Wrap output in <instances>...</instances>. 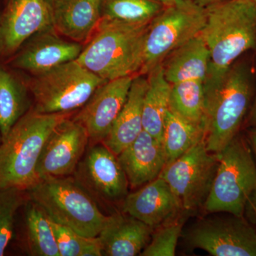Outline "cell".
Returning a JSON list of instances; mask_svg holds the SVG:
<instances>
[{"instance_id": "obj_33", "label": "cell", "mask_w": 256, "mask_h": 256, "mask_svg": "<svg viewBox=\"0 0 256 256\" xmlns=\"http://www.w3.org/2000/svg\"><path fill=\"white\" fill-rule=\"evenodd\" d=\"M250 138L252 149H254V152H255L256 156V129L254 130H252V133H250Z\"/></svg>"}, {"instance_id": "obj_2", "label": "cell", "mask_w": 256, "mask_h": 256, "mask_svg": "<svg viewBox=\"0 0 256 256\" xmlns=\"http://www.w3.org/2000/svg\"><path fill=\"white\" fill-rule=\"evenodd\" d=\"M150 24L101 18L77 62L106 82L139 74Z\"/></svg>"}, {"instance_id": "obj_24", "label": "cell", "mask_w": 256, "mask_h": 256, "mask_svg": "<svg viewBox=\"0 0 256 256\" xmlns=\"http://www.w3.org/2000/svg\"><path fill=\"white\" fill-rule=\"evenodd\" d=\"M204 138L203 128L192 124L169 109L165 117L162 137L166 165L174 162Z\"/></svg>"}, {"instance_id": "obj_25", "label": "cell", "mask_w": 256, "mask_h": 256, "mask_svg": "<svg viewBox=\"0 0 256 256\" xmlns=\"http://www.w3.org/2000/svg\"><path fill=\"white\" fill-rule=\"evenodd\" d=\"M205 104L204 82L191 79L171 84L170 110L203 128Z\"/></svg>"}, {"instance_id": "obj_12", "label": "cell", "mask_w": 256, "mask_h": 256, "mask_svg": "<svg viewBox=\"0 0 256 256\" xmlns=\"http://www.w3.org/2000/svg\"><path fill=\"white\" fill-rule=\"evenodd\" d=\"M90 142L86 129L76 120L64 119L47 138L36 172L40 181L74 174Z\"/></svg>"}, {"instance_id": "obj_26", "label": "cell", "mask_w": 256, "mask_h": 256, "mask_svg": "<svg viewBox=\"0 0 256 256\" xmlns=\"http://www.w3.org/2000/svg\"><path fill=\"white\" fill-rule=\"evenodd\" d=\"M28 100L26 90L4 69L0 68V136L4 139L18 120L26 114Z\"/></svg>"}, {"instance_id": "obj_18", "label": "cell", "mask_w": 256, "mask_h": 256, "mask_svg": "<svg viewBox=\"0 0 256 256\" xmlns=\"http://www.w3.org/2000/svg\"><path fill=\"white\" fill-rule=\"evenodd\" d=\"M154 228L124 214L108 216L98 236L102 256L140 255L149 244Z\"/></svg>"}, {"instance_id": "obj_30", "label": "cell", "mask_w": 256, "mask_h": 256, "mask_svg": "<svg viewBox=\"0 0 256 256\" xmlns=\"http://www.w3.org/2000/svg\"><path fill=\"white\" fill-rule=\"evenodd\" d=\"M183 222L174 220L153 230L149 244L140 254L142 256H174L178 238L182 232Z\"/></svg>"}, {"instance_id": "obj_13", "label": "cell", "mask_w": 256, "mask_h": 256, "mask_svg": "<svg viewBox=\"0 0 256 256\" xmlns=\"http://www.w3.org/2000/svg\"><path fill=\"white\" fill-rule=\"evenodd\" d=\"M53 26L47 0H8L0 18V53L10 56L28 38Z\"/></svg>"}, {"instance_id": "obj_10", "label": "cell", "mask_w": 256, "mask_h": 256, "mask_svg": "<svg viewBox=\"0 0 256 256\" xmlns=\"http://www.w3.org/2000/svg\"><path fill=\"white\" fill-rule=\"evenodd\" d=\"M193 248L214 256H256V230L244 217L216 216L198 220L185 234Z\"/></svg>"}, {"instance_id": "obj_14", "label": "cell", "mask_w": 256, "mask_h": 256, "mask_svg": "<svg viewBox=\"0 0 256 256\" xmlns=\"http://www.w3.org/2000/svg\"><path fill=\"white\" fill-rule=\"evenodd\" d=\"M134 76L108 80L96 89L75 120L86 129L90 142H102L127 100Z\"/></svg>"}, {"instance_id": "obj_28", "label": "cell", "mask_w": 256, "mask_h": 256, "mask_svg": "<svg viewBox=\"0 0 256 256\" xmlns=\"http://www.w3.org/2000/svg\"><path fill=\"white\" fill-rule=\"evenodd\" d=\"M50 220L60 256H102V246L98 236H86Z\"/></svg>"}, {"instance_id": "obj_16", "label": "cell", "mask_w": 256, "mask_h": 256, "mask_svg": "<svg viewBox=\"0 0 256 256\" xmlns=\"http://www.w3.org/2000/svg\"><path fill=\"white\" fill-rule=\"evenodd\" d=\"M117 156L132 188L156 180L166 166L162 142L144 130Z\"/></svg>"}, {"instance_id": "obj_31", "label": "cell", "mask_w": 256, "mask_h": 256, "mask_svg": "<svg viewBox=\"0 0 256 256\" xmlns=\"http://www.w3.org/2000/svg\"><path fill=\"white\" fill-rule=\"evenodd\" d=\"M245 213L252 222L256 223V191L252 195L246 207Z\"/></svg>"}, {"instance_id": "obj_23", "label": "cell", "mask_w": 256, "mask_h": 256, "mask_svg": "<svg viewBox=\"0 0 256 256\" xmlns=\"http://www.w3.org/2000/svg\"><path fill=\"white\" fill-rule=\"evenodd\" d=\"M25 236L30 256H60L50 216L30 200L25 212Z\"/></svg>"}, {"instance_id": "obj_9", "label": "cell", "mask_w": 256, "mask_h": 256, "mask_svg": "<svg viewBox=\"0 0 256 256\" xmlns=\"http://www.w3.org/2000/svg\"><path fill=\"white\" fill-rule=\"evenodd\" d=\"M218 165V154L207 150L203 139L166 165L159 176L172 190L183 212H193L204 206Z\"/></svg>"}, {"instance_id": "obj_1", "label": "cell", "mask_w": 256, "mask_h": 256, "mask_svg": "<svg viewBox=\"0 0 256 256\" xmlns=\"http://www.w3.org/2000/svg\"><path fill=\"white\" fill-rule=\"evenodd\" d=\"M201 35L210 53L206 82L224 76L237 58L256 47V2L222 0L206 6Z\"/></svg>"}, {"instance_id": "obj_20", "label": "cell", "mask_w": 256, "mask_h": 256, "mask_svg": "<svg viewBox=\"0 0 256 256\" xmlns=\"http://www.w3.org/2000/svg\"><path fill=\"white\" fill-rule=\"evenodd\" d=\"M53 26L72 42L88 41L101 18L100 0H62L52 8Z\"/></svg>"}, {"instance_id": "obj_11", "label": "cell", "mask_w": 256, "mask_h": 256, "mask_svg": "<svg viewBox=\"0 0 256 256\" xmlns=\"http://www.w3.org/2000/svg\"><path fill=\"white\" fill-rule=\"evenodd\" d=\"M74 174V178L95 200L124 202L129 194V182L117 156L102 143H96L88 150Z\"/></svg>"}, {"instance_id": "obj_27", "label": "cell", "mask_w": 256, "mask_h": 256, "mask_svg": "<svg viewBox=\"0 0 256 256\" xmlns=\"http://www.w3.org/2000/svg\"><path fill=\"white\" fill-rule=\"evenodd\" d=\"M164 8L156 0H100L102 18L128 23H150Z\"/></svg>"}, {"instance_id": "obj_34", "label": "cell", "mask_w": 256, "mask_h": 256, "mask_svg": "<svg viewBox=\"0 0 256 256\" xmlns=\"http://www.w3.org/2000/svg\"><path fill=\"white\" fill-rule=\"evenodd\" d=\"M156 1L164 5V6H168L175 4L178 0H156Z\"/></svg>"}, {"instance_id": "obj_37", "label": "cell", "mask_w": 256, "mask_h": 256, "mask_svg": "<svg viewBox=\"0 0 256 256\" xmlns=\"http://www.w3.org/2000/svg\"><path fill=\"white\" fill-rule=\"evenodd\" d=\"M254 1H256V0H254Z\"/></svg>"}, {"instance_id": "obj_6", "label": "cell", "mask_w": 256, "mask_h": 256, "mask_svg": "<svg viewBox=\"0 0 256 256\" xmlns=\"http://www.w3.org/2000/svg\"><path fill=\"white\" fill-rule=\"evenodd\" d=\"M218 158V169L203 208L208 213L244 217L248 202L256 191V164L252 150L236 136Z\"/></svg>"}, {"instance_id": "obj_35", "label": "cell", "mask_w": 256, "mask_h": 256, "mask_svg": "<svg viewBox=\"0 0 256 256\" xmlns=\"http://www.w3.org/2000/svg\"><path fill=\"white\" fill-rule=\"evenodd\" d=\"M252 122H254V124H256V104L255 107H254V110H252Z\"/></svg>"}, {"instance_id": "obj_15", "label": "cell", "mask_w": 256, "mask_h": 256, "mask_svg": "<svg viewBox=\"0 0 256 256\" xmlns=\"http://www.w3.org/2000/svg\"><path fill=\"white\" fill-rule=\"evenodd\" d=\"M122 210L153 228L176 220L183 212L172 190L158 176L137 192L128 194Z\"/></svg>"}, {"instance_id": "obj_36", "label": "cell", "mask_w": 256, "mask_h": 256, "mask_svg": "<svg viewBox=\"0 0 256 256\" xmlns=\"http://www.w3.org/2000/svg\"><path fill=\"white\" fill-rule=\"evenodd\" d=\"M60 1H62V0H47V2H48V4H50V6H52V8Z\"/></svg>"}, {"instance_id": "obj_8", "label": "cell", "mask_w": 256, "mask_h": 256, "mask_svg": "<svg viewBox=\"0 0 256 256\" xmlns=\"http://www.w3.org/2000/svg\"><path fill=\"white\" fill-rule=\"evenodd\" d=\"M206 8L194 0H178L164 6L152 20L146 35L144 60L138 75H148L172 52L201 33Z\"/></svg>"}, {"instance_id": "obj_17", "label": "cell", "mask_w": 256, "mask_h": 256, "mask_svg": "<svg viewBox=\"0 0 256 256\" xmlns=\"http://www.w3.org/2000/svg\"><path fill=\"white\" fill-rule=\"evenodd\" d=\"M84 47L48 31L41 32L12 62L13 66L37 75L78 58Z\"/></svg>"}, {"instance_id": "obj_21", "label": "cell", "mask_w": 256, "mask_h": 256, "mask_svg": "<svg viewBox=\"0 0 256 256\" xmlns=\"http://www.w3.org/2000/svg\"><path fill=\"white\" fill-rule=\"evenodd\" d=\"M162 66L165 78L170 84L191 79L205 82L210 53L201 33L172 52Z\"/></svg>"}, {"instance_id": "obj_19", "label": "cell", "mask_w": 256, "mask_h": 256, "mask_svg": "<svg viewBox=\"0 0 256 256\" xmlns=\"http://www.w3.org/2000/svg\"><path fill=\"white\" fill-rule=\"evenodd\" d=\"M148 78L137 75L133 78L128 98L102 144L116 156L129 146L143 130L142 106Z\"/></svg>"}, {"instance_id": "obj_7", "label": "cell", "mask_w": 256, "mask_h": 256, "mask_svg": "<svg viewBox=\"0 0 256 256\" xmlns=\"http://www.w3.org/2000/svg\"><path fill=\"white\" fill-rule=\"evenodd\" d=\"M106 82L76 60H70L34 75L30 84L34 109L41 114H70L82 108Z\"/></svg>"}, {"instance_id": "obj_32", "label": "cell", "mask_w": 256, "mask_h": 256, "mask_svg": "<svg viewBox=\"0 0 256 256\" xmlns=\"http://www.w3.org/2000/svg\"><path fill=\"white\" fill-rule=\"evenodd\" d=\"M197 4L201 5L204 8L210 6L212 4L218 2L222 1V0H194Z\"/></svg>"}, {"instance_id": "obj_29", "label": "cell", "mask_w": 256, "mask_h": 256, "mask_svg": "<svg viewBox=\"0 0 256 256\" xmlns=\"http://www.w3.org/2000/svg\"><path fill=\"white\" fill-rule=\"evenodd\" d=\"M24 192L15 188H0V256L12 238L15 216L25 202Z\"/></svg>"}, {"instance_id": "obj_5", "label": "cell", "mask_w": 256, "mask_h": 256, "mask_svg": "<svg viewBox=\"0 0 256 256\" xmlns=\"http://www.w3.org/2000/svg\"><path fill=\"white\" fill-rule=\"evenodd\" d=\"M28 192L50 220L82 235L98 236L108 218L74 178L41 180Z\"/></svg>"}, {"instance_id": "obj_22", "label": "cell", "mask_w": 256, "mask_h": 256, "mask_svg": "<svg viewBox=\"0 0 256 256\" xmlns=\"http://www.w3.org/2000/svg\"><path fill=\"white\" fill-rule=\"evenodd\" d=\"M148 88L142 106L143 130L162 142L166 112L170 109L171 84L165 78L162 64L148 74Z\"/></svg>"}, {"instance_id": "obj_4", "label": "cell", "mask_w": 256, "mask_h": 256, "mask_svg": "<svg viewBox=\"0 0 256 256\" xmlns=\"http://www.w3.org/2000/svg\"><path fill=\"white\" fill-rule=\"evenodd\" d=\"M204 122L207 150L218 154L237 136L252 97L248 70L232 66L222 78L204 82Z\"/></svg>"}, {"instance_id": "obj_3", "label": "cell", "mask_w": 256, "mask_h": 256, "mask_svg": "<svg viewBox=\"0 0 256 256\" xmlns=\"http://www.w3.org/2000/svg\"><path fill=\"white\" fill-rule=\"evenodd\" d=\"M70 114L28 110L0 144V188L28 192L40 178L36 168L42 149L54 129Z\"/></svg>"}]
</instances>
